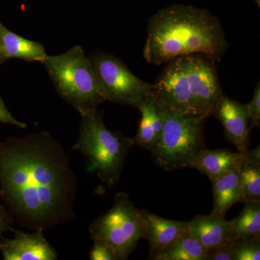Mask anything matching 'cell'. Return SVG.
I'll return each instance as SVG.
<instances>
[{"label":"cell","instance_id":"6da1fadb","mask_svg":"<svg viewBox=\"0 0 260 260\" xmlns=\"http://www.w3.org/2000/svg\"><path fill=\"white\" fill-rule=\"evenodd\" d=\"M0 188L15 220L32 232L75 218L77 177L62 145L48 132L0 142Z\"/></svg>","mask_w":260,"mask_h":260},{"label":"cell","instance_id":"8fae6325","mask_svg":"<svg viewBox=\"0 0 260 260\" xmlns=\"http://www.w3.org/2000/svg\"><path fill=\"white\" fill-rule=\"evenodd\" d=\"M189 235L206 250L231 245L234 242L232 220L213 215H197L188 222Z\"/></svg>","mask_w":260,"mask_h":260},{"label":"cell","instance_id":"cb8c5ba5","mask_svg":"<svg viewBox=\"0 0 260 260\" xmlns=\"http://www.w3.org/2000/svg\"><path fill=\"white\" fill-rule=\"evenodd\" d=\"M0 122L18 126L21 129H25L27 127V124L25 123L18 121V119H15L14 116L12 115L11 113L6 107L1 95H0Z\"/></svg>","mask_w":260,"mask_h":260},{"label":"cell","instance_id":"ba28073f","mask_svg":"<svg viewBox=\"0 0 260 260\" xmlns=\"http://www.w3.org/2000/svg\"><path fill=\"white\" fill-rule=\"evenodd\" d=\"M99 91L106 101L136 108L153 93V84L133 74L121 59L107 53L95 52L90 57Z\"/></svg>","mask_w":260,"mask_h":260},{"label":"cell","instance_id":"9c48e42d","mask_svg":"<svg viewBox=\"0 0 260 260\" xmlns=\"http://www.w3.org/2000/svg\"><path fill=\"white\" fill-rule=\"evenodd\" d=\"M13 239L0 237V251L4 260H56L58 253L48 242L44 232L26 233L13 227Z\"/></svg>","mask_w":260,"mask_h":260},{"label":"cell","instance_id":"7c38bea8","mask_svg":"<svg viewBox=\"0 0 260 260\" xmlns=\"http://www.w3.org/2000/svg\"><path fill=\"white\" fill-rule=\"evenodd\" d=\"M144 239L150 244V256L156 254L189 234L188 222L162 218L143 209Z\"/></svg>","mask_w":260,"mask_h":260},{"label":"cell","instance_id":"30bf717a","mask_svg":"<svg viewBox=\"0 0 260 260\" xmlns=\"http://www.w3.org/2000/svg\"><path fill=\"white\" fill-rule=\"evenodd\" d=\"M213 115L221 123L225 138L238 151L249 150V117L246 106L223 94Z\"/></svg>","mask_w":260,"mask_h":260},{"label":"cell","instance_id":"4fadbf2b","mask_svg":"<svg viewBox=\"0 0 260 260\" xmlns=\"http://www.w3.org/2000/svg\"><path fill=\"white\" fill-rule=\"evenodd\" d=\"M247 158L246 152H234L228 149L208 150L204 148L196 157L190 168L197 169L212 179L239 171Z\"/></svg>","mask_w":260,"mask_h":260},{"label":"cell","instance_id":"7a4b0ae2","mask_svg":"<svg viewBox=\"0 0 260 260\" xmlns=\"http://www.w3.org/2000/svg\"><path fill=\"white\" fill-rule=\"evenodd\" d=\"M229 48L223 25L205 10L171 7L149 20L143 56L153 65L203 54L219 62Z\"/></svg>","mask_w":260,"mask_h":260},{"label":"cell","instance_id":"d4e9b609","mask_svg":"<svg viewBox=\"0 0 260 260\" xmlns=\"http://www.w3.org/2000/svg\"><path fill=\"white\" fill-rule=\"evenodd\" d=\"M14 222L15 218L13 214L0 202V237L3 233L10 231Z\"/></svg>","mask_w":260,"mask_h":260},{"label":"cell","instance_id":"4316f807","mask_svg":"<svg viewBox=\"0 0 260 260\" xmlns=\"http://www.w3.org/2000/svg\"><path fill=\"white\" fill-rule=\"evenodd\" d=\"M2 194H3V190H2L1 188H0V197H1Z\"/></svg>","mask_w":260,"mask_h":260},{"label":"cell","instance_id":"2e32d148","mask_svg":"<svg viewBox=\"0 0 260 260\" xmlns=\"http://www.w3.org/2000/svg\"><path fill=\"white\" fill-rule=\"evenodd\" d=\"M213 208L211 214L225 218L227 212L237 203H244L239 171L212 179Z\"/></svg>","mask_w":260,"mask_h":260},{"label":"cell","instance_id":"277c9868","mask_svg":"<svg viewBox=\"0 0 260 260\" xmlns=\"http://www.w3.org/2000/svg\"><path fill=\"white\" fill-rule=\"evenodd\" d=\"M133 145V138L108 129L96 109L81 116L79 136L72 150L88 159L90 169L103 183L112 188L120 180L124 160Z\"/></svg>","mask_w":260,"mask_h":260},{"label":"cell","instance_id":"3957f363","mask_svg":"<svg viewBox=\"0 0 260 260\" xmlns=\"http://www.w3.org/2000/svg\"><path fill=\"white\" fill-rule=\"evenodd\" d=\"M216 63L203 54L173 59L153 84L154 99L170 112L209 117L224 94Z\"/></svg>","mask_w":260,"mask_h":260},{"label":"cell","instance_id":"5b68a950","mask_svg":"<svg viewBox=\"0 0 260 260\" xmlns=\"http://www.w3.org/2000/svg\"><path fill=\"white\" fill-rule=\"evenodd\" d=\"M58 94L80 116L98 109L106 100L99 91L93 66L83 47L75 46L64 54L42 61Z\"/></svg>","mask_w":260,"mask_h":260},{"label":"cell","instance_id":"44dd1931","mask_svg":"<svg viewBox=\"0 0 260 260\" xmlns=\"http://www.w3.org/2000/svg\"><path fill=\"white\" fill-rule=\"evenodd\" d=\"M248 114H249V129L259 127L260 124V83L258 82L254 89V95L249 104H246Z\"/></svg>","mask_w":260,"mask_h":260},{"label":"cell","instance_id":"7402d4cb","mask_svg":"<svg viewBox=\"0 0 260 260\" xmlns=\"http://www.w3.org/2000/svg\"><path fill=\"white\" fill-rule=\"evenodd\" d=\"M90 260H116L115 253L110 246L102 241H93V247L89 251Z\"/></svg>","mask_w":260,"mask_h":260},{"label":"cell","instance_id":"8992f818","mask_svg":"<svg viewBox=\"0 0 260 260\" xmlns=\"http://www.w3.org/2000/svg\"><path fill=\"white\" fill-rule=\"evenodd\" d=\"M158 106L162 130L158 143L150 151L154 162L167 172L190 168L205 148V125L208 117L177 114Z\"/></svg>","mask_w":260,"mask_h":260},{"label":"cell","instance_id":"d6986e66","mask_svg":"<svg viewBox=\"0 0 260 260\" xmlns=\"http://www.w3.org/2000/svg\"><path fill=\"white\" fill-rule=\"evenodd\" d=\"M240 215L232 220L234 242L260 237V202H246Z\"/></svg>","mask_w":260,"mask_h":260},{"label":"cell","instance_id":"ac0fdd59","mask_svg":"<svg viewBox=\"0 0 260 260\" xmlns=\"http://www.w3.org/2000/svg\"><path fill=\"white\" fill-rule=\"evenodd\" d=\"M206 249L187 234L156 254L149 256L153 260H205Z\"/></svg>","mask_w":260,"mask_h":260},{"label":"cell","instance_id":"52a82bcc","mask_svg":"<svg viewBox=\"0 0 260 260\" xmlns=\"http://www.w3.org/2000/svg\"><path fill=\"white\" fill-rule=\"evenodd\" d=\"M93 241H102L112 248L116 258L125 260L144 239L143 209H138L126 192L116 193L112 208L89 226Z\"/></svg>","mask_w":260,"mask_h":260},{"label":"cell","instance_id":"9a60e30c","mask_svg":"<svg viewBox=\"0 0 260 260\" xmlns=\"http://www.w3.org/2000/svg\"><path fill=\"white\" fill-rule=\"evenodd\" d=\"M0 53L7 59L42 62L48 56L41 43L28 40L10 31L0 21Z\"/></svg>","mask_w":260,"mask_h":260},{"label":"cell","instance_id":"e0dca14e","mask_svg":"<svg viewBox=\"0 0 260 260\" xmlns=\"http://www.w3.org/2000/svg\"><path fill=\"white\" fill-rule=\"evenodd\" d=\"M247 158L239 169L241 184L246 202H260V148L248 150Z\"/></svg>","mask_w":260,"mask_h":260},{"label":"cell","instance_id":"ffe728a7","mask_svg":"<svg viewBox=\"0 0 260 260\" xmlns=\"http://www.w3.org/2000/svg\"><path fill=\"white\" fill-rule=\"evenodd\" d=\"M232 249L233 260H259L260 237L236 241Z\"/></svg>","mask_w":260,"mask_h":260},{"label":"cell","instance_id":"484cf974","mask_svg":"<svg viewBox=\"0 0 260 260\" xmlns=\"http://www.w3.org/2000/svg\"><path fill=\"white\" fill-rule=\"evenodd\" d=\"M7 58L0 53V64H3L7 60Z\"/></svg>","mask_w":260,"mask_h":260},{"label":"cell","instance_id":"5bb4252c","mask_svg":"<svg viewBox=\"0 0 260 260\" xmlns=\"http://www.w3.org/2000/svg\"><path fill=\"white\" fill-rule=\"evenodd\" d=\"M136 109L141 114L139 129L133 138L134 145L151 151L158 143L162 130V116L158 103L153 96L143 99Z\"/></svg>","mask_w":260,"mask_h":260},{"label":"cell","instance_id":"603a6c76","mask_svg":"<svg viewBox=\"0 0 260 260\" xmlns=\"http://www.w3.org/2000/svg\"><path fill=\"white\" fill-rule=\"evenodd\" d=\"M232 244L208 249L206 250L205 260H233Z\"/></svg>","mask_w":260,"mask_h":260}]
</instances>
